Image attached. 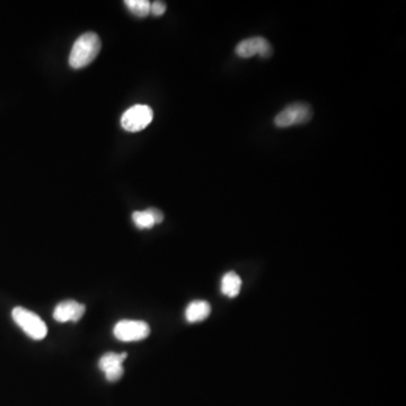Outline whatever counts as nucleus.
<instances>
[{
  "label": "nucleus",
  "instance_id": "nucleus-6",
  "mask_svg": "<svg viewBox=\"0 0 406 406\" xmlns=\"http://www.w3.org/2000/svg\"><path fill=\"white\" fill-rule=\"evenodd\" d=\"M237 55L240 58H251L258 55L263 58H269L272 55V46L267 39L256 37L244 39L236 46Z\"/></svg>",
  "mask_w": 406,
  "mask_h": 406
},
{
  "label": "nucleus",
  "instance_id": "nucleus-10",
  "mask_svg": "<svg viewBox=\"0 0 406 406\" xmlns=\"http://www.w3.org/2000/svg\"><path fill=\"white\" fill-rule=\"evenodd\" d=\"M242 289V279L235 272H228L224 274L222 280V294L227 297H236Z\"/></svg>",
  "mask_w": 406,
  "mask_h": 406
},
{
  "label": "nucleus",
  "instance_id": "nucleus-12",
  "mask_svg": "<svg viewBox=\"0 0 406 406\" xmlns=\"http://www.w3.org/2000/svg\"><path fill=\"white\" fill-rule=\"evenodd\" d=\"M132 220H134L136 227L140 228V229H149V228H152L156 224L155 220L152 218V213L149 210L136 211L132 215Z\"/></svg>",
  "mask_w": 406,
  "mask_h": 406
},
{
  "label": "nucleus",
  "instance_id": "nucleus-11",
  "mask_svg": "<svg viewBox=\"0 0 406 406\" xmlns=\"http://www.w3.org/2000/svg\"><path fill=\"white\" fill-rule=\"evenodd\" d=\"M127 10L138 17H145L150 14V5L148 0H127L125 1Z\"/></svg>",
  "mask_w": 406,
  "mask_h": 406
},
{
  "label": "nucleus",
  "instance_id": "nucleus-1",
  "mask_svg": "<svg viewBox=\"0 0 406 406\" xmlns=\"http://www.w3.org/2000/svg\"><path fill=\"white\" fill-rule=\"evenodd\" d=\"M102 43L100 39L94 32L82 34L76 42L73 43L69 55V64L73 69L85 68L95 60L100 53Z\"/></svg>",
  "mask_w": 406,
  "mask_h": 406
},
{
  "label": "nucleus",
  "instance_id": "nucleus-14",
  "mask_svg": "<svg viewBox=\"0 0 406 406\" xmlns=\"http://www.w3.org/2000/svg\"><path fill=\"white\" fill-rule=\"evenodd\" d=\"M148 210L150 211V213H152V218H154V220H155L156 224H161V222L164 220V215H163L161 211H159V210L154 209V208Z\"/></svg>",
  "mask_w": 406,
  "mask_h": 406
},
{
  "label": "nucleus",
  "instance_id": "nucleus-4",
  "mask_svg": "<svg viewBox=\"0 0 406 406\" xmlns=\"http://www.w3.org/2000/svg\"><path fill=\"white\" fill-rule=\"evenodd\" d=\"M312 113L310 105L305 103H294L285 107L274 118L276 127H288L291 125H303L310 121Z\"/></svg>",
  "mask_w": 406,
  "mask_h": 406
},
{
  "label": "nucleus",
  "instance_id": "nucleus-8",
  "mask_svg": "<svg viewBox=\"0 0 406 406\" xmlns=\"http://www.w3.org/2000/svg\"><path fill=\"white\" fill-rule=\"evenodd\" d=\"M85 306L75 300H64L55 307L53 319L59 323L78 321L85 314Z\"/></svg>",
  "mask_w": 406,
  "mask_h": 406
},
{
  "label": "nucleus",
  "instance_id": "nucleus-7",
  "mask_svg": "<svg viewBox=\"0 0 406 406\" xmlns=\"http://www.w3.org/2000/svg\"><path fill=\"white\" fill-rule=\"evenodd\" d=\"M127 355L125 352L123 353H114V352H109L105 355H102L98 362V367L102 371L105 373L109 382H118V379H121L125 373V369L122 367V362L125 360Z\"/></svg>",
  "mask_w": 406,
  "mask_h": 406
},
{
  "label": "nucleus",
  "instance_id": "nucleus-13",
  "mask_svg": "<svg viewBox=\"0 0 406 406\" xmlns=\"http://www.w3.org/2000/svg\"><path fill=\"white\" fill-rule=\"evenodd\" d=\"M166 12V5L163 1H155L150 5V12L154 16H161Z\"/></svg>",
  "mask_w": 406,
  "mask_h": 406
},
{
  "label": "nucleus",
  "instance_id": "nucleus-2",
  "mask_svg": "<svg viewBox=\"0 0 406 406\" xmlns=\"http://www.w3.org/2000/svg\"><path fill=\"white\" fill-rule=\"evenodd\" d=\"M12 319L19 325L25 334L33 339H42L48 333V328L42 319L35 312L23 308L15 307L12 312Z\"/></svg>",
  "mask_w": 406,
  "mask_h": 406
},
{
  "label": "nucleus",
  "instance_id": "nucleus-5",
  "mask_svg": "<svg viewBox=\"0 0 406 406\" xmlns=\"http://www.w3.org/2000/svg\"><path fill=\"white\" fill-rule=\"evenodd\" d=\"M114 337L122 342H134L141 341L149 337L150 328L143 321H118L113 330Z\"/></svg>",
  "mask_w": 406,
  "mask_h": 406
},
{
  "label": "nucleus",
  "instance_id": "nucleus-9",
  "mask_svg": "<svg viewBox=\"0 0 406 406\" xmlns=\"http://www.w3.org/2000/svg\"><path fill=\"white\" fill-rule=\"evenodd\" d=\"M211 307L208 301L204 300H195L188 305L185 310V317L190 323L204 321L210 315Z\"/></svg>",
  "mask_w": 406,
  "mask_h": 406
},
{
  "label": "nucleus",
  "instance_id": "nucleus-3",
  "mask_svg": "<svg viewBox=\"0 0 406 406\" xmlns=\"http://www.w3.org/2000/svg\"><path fill=\"white\" fill-rule=\"evenodd\" d=\"M154 113L148 105H134L127 109L121 118V125L129 132L143 130L152 123Z\"/></svg>",
  "mask_w": 406,
  "mask_h": 406
}]
</instances>
